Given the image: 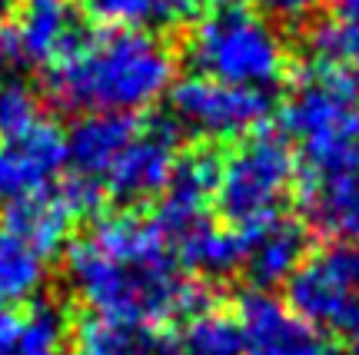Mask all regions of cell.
Returning a JSON list of instances; mask_svg holds the SVG:
<instances>
[{
  "label": "cell",
  "instance_id": "cell-11",
  "mask_svg": "<svg viewBox=\"0 0 359 355\" xmlns=\"http://www.w3.org/2000/svg\"><path fill=\"white\" fill-rule=\"evenodd\" d=\"M236 322L243 335V355H330L326 335L269 292L243 295Z\"/></svg>",
  "mask_w": 359,
  "mask_h": 355
},
{
  "label": "cell",
  "instance_id": "cell-4",
  "mask_svg": "<svg viewBox=\"0 0 359 355\" xmlns=\"http://www.w3.org/2000/svg\"><path fill=\"white\" fill-rule=\"evenodd\" d=\"M296 153L283 133L257 130L219 160L217 206L223 226L240 239L283 219L286 200L296 186Z\"/></svg>",
  "mask_w": 359,
  "mask_h": 355
},
{
  "label": "cell",
  "instance_id": "cell-9",
  "mask_svg": "<svg viewBox=\"0 0 359 355\" xmlns=\"http://www.w3.org/2000/svg\"><path fill=\"white\" fill-rule=\"evenodd\" d=\"M67 169V137L47 116L37 127L0 140V209L24 203L60 183Z\"/></svg>",
  "mask_w": 359,
  "mask_h": 355
},
{
  "label": "cell",
  "instance_id": "cell-26",
  "mask_svg": "<svg viewBox=\"0 0 359 355\" xmlns=\"http://www.w3.org/2000/svg\"><path fill=\"white\" fill-rule=\"evenodd\" d=\"M336 11H339V17H353V13H359V0H330Z\"/></svg>",
  "mask_w": 359,
  "mask_h": 355
},
{
  "label": "cell",
  "instance_id": "cell-21",
  "mask_svg": "<svg viewBox=\"0 0 359 355\" xmlns=\"http://www.w3.org/2000/svg\"><path fill=\"white\" fill-rule=\"evenodd\" d=\"M313 64L333 67L359 87V13L316 27V34H313Z\"/></svg>",
  "mask_w": 359,
  "mask_h": 355
},
{
  "label": "cell",
  "instance_id": "cell-24",
  "mask_svg": "<svg viewBox=\"0 0 359 355\" xmlns=\"http://www.w3.org/2000/svg\"><path fill=\"white\" fill-rule=\"evenodd\" d=\"M20 67V50H17V40L13 30L7 24H0V80H11V70Z\"/></svg>",
  "mask_w": 359,
  "mask_h": 355
},
{
  "label": "cell",
  "instance_id": "cell-1",
  "mask_svg": "<svg viewBox=\"0 0 359 355\" xmlns=\"http://www.w3.org/2000/svg\"><path fill=\"white\" fill-rule=\"evenodd\" d=\"M67 276L90 319L160 332L210 305L193 276L177 263L154 219L107 213L93 219L67 253Z\"/></svg>",
  "mask_w": 359,
  "mask_h": 355
},
{
  "label": "cell",
  "instance_id": "cell-29",
  "mask_svg": "<svg viewBox=\"0 0 359 355\" xmlns=\"http://www.w3.org/2000/svg\"><path fill=\"white\" fill-rule=\"evenodd\" d=\"M349 355H359V332L349 335Z\"/></svg>",
  "mask_w": 359,
  "mask_h": 355
},
{
  "label": "cell",
  "instance_id": "cell-2",
  "mask_svg": "<svg viewBox=\"0 0 359 355\" xmlns=\"http://www.w3.org/2000/svg\"><path fill=\"white\" fill-rule=\"evenodd\" d=\"M173 74V53L156 34L100 27L50 67V93L83 116H133L167 97Z\"/></svg>",
  "mask_w": 359,
  "mask_h": 355
},
{
  "label": "cell",
  "instance_id": "cell-14",
  "mask_svg": "<svg viewBox=\"0 0 359 355\" xmlns=\"http://www.w3.org/2000/svg\"><path fill=\"white\" fill-rule=\"evenodd\" d=\"M306 226L283 216L243 239V272L259 289L290 282V276L306 259Z\"/></svg>",
  "mask_w": 359,
  "mask_h": 355
},
{
  "label": "cell",
  "instance_id": "cell-25",
  "mask_svg": "<svg viewBox=\"0 0 359 355\" xmlns=\"http://www.w3.org/2000/svg\"><path fill=\"white\" fill-rule=\"evenodd\" d=\"M196 4H206L213 11H236V7H243L246 0H196Z\"/></svg>",
  "mask_w": 359,
  "mask_h": 355
},
{
  "label": "cell",
  "instance_id": "cell-15",
  "mask_svg": "<svg viewBox=\"0 0 359 355\" xmlns=\"http://www.w3.org/2000/svg\"><path fill=\"white\" fill-rule=\"evenodd\" d=\"M67 319L53 302L0 309V355H60Z\"/></svg>",
  "mask_w": 359,
  "mask_h": 355
},
{
  "label": "cell",
  "instance_id": "cell-8",
  "mask_svg": "<svg viewBox=\"0 0 359 355\" xmlns=\"http://www.w3.org/2000/svg\"><path fill=\"white\" fill-rule=\"evenodd\" d=\"M180 160V127L173 120H140L123 153L103 176L100 193L123 206L160 200Z\"/></svg>",
  "mask_w": 359,
  "mask_h": 355
},
{
  "label": "cell",
  "instance_id": "cell-17",
  "mask_svg": "<svg viewBox=\"0 0 359 355\" xmlns=\"http://www.w3.org/2000/svg\"><path fill=\"white\" fill-rule=\"evenodd\" d=\"M47 282V256L0 223V309L34 302Z\"/></svg>",
  "mask_w": 359,
  "mask_h": 355
},
{
  "label": "cell",
  "instance_id": "cell-18",
  "mask_svg": "<svg viewBox=\"0 0 359 355\" xmlns=\"http://www.w3.org/2000/svg\"><path fill=\"white\" fill-rule=\"evenodd\" d=\"M196 0H93V13L107 27H123V30H173L193 17Z\"/></svg>",
  "mask_w": 359,
  "mask_h": 355
},
{
  "label": "cell",
  "instance_id": "cell-16",
  "mask_svg": "<svg viewBox=\"0 0 359 355\" xmlns=\"http://www.w3.org/2000/svg\"><path fill=\"white\" fill-rule=\"evenodd\" d=\"M306 213L313 226L359 249V173L306 179Z\"/></svg>",
  "mask_w": 359,
  "mask_h": 355
},
{
  "label": "cell",
  "instance_id": "cell-3",
  "mask_svg": "<svg viewBox=\"0 0 359 355\" xmlns=\"http://www.w3.org/2000/svg\"><path fill=\"white\" fill-rule=\"evenodd\" d=\"M283 123L306 179L359 173V87L346 74L309 64L290 97Z\"/></svg>",
  "mask_w": 359,
  "mask_h": 355
},
{
  "label": "cell",
  "instance_id": "cell-12",
  "mask_svg": "<svg viewBox=\"0 0 359 355\" xmlns=\"http://www.w3.org/2000/svg\"><path fill=\"white\" fill-rule=\"evenodd\" d=\"M13 11L17 20L11 30L20 50V64L53 67L83 34L70 0H17Z\"/></svg>",
  "mask_w": 359,
  "mask_h": 355
},
{
  "label": "cell",
  "instance_id": "cell-6",
  "mask_svg": "<svg viewBox=\"0 0 359 355\" xmlns=\"http://www.w3.org/2000/svg\"><path fill=\"white\" fill-rule=\"evenodd\" d=\"M286 305L320 332H359V249L333 246L306 256L286 282Z\"/></svg>",
  "mask_w": 359,
  "mask_h": 355
},
{
  "label": "cell",
  "instance_id": "cell-5",
  "mask_svg": "<svg viewBox=\"0 0 359 355\" xmlns=\"http://www.w3.org/2000/svg\"><path fill=\"white\" fill-rule=\"evenodd\" d=\"M187 57L200 76L263 93L286 74V43L280 30L246 7L203 17L187 40Z\"/></svg>",
  "mask_w": 359,
  "mask_h": 355
},
{
  "label": "cell",
  "instance_id": "cell-22",
  "mask_svg": "<svg viewBox=\"0 0 359 355\" xmlns=\"http://www.w3.org/2000/svg\"><path fill=\"white\" fill-rule=\"evenodd\" d=\"M43 120L37 93L20 80H0V140L17 137Z\"/></svg>",
  "mask_w": 359,
  "mask_h": 355
},
{
  "label": "cell",
  "instance_id": "cell-13",
  "mask_svg": "<svg viewBox=\"0 0 359 355\" xmlns=\"http://www.w3.org/2000/svg\"><path fill=\"white\" fill-rule=\"evenodd\" d=\"M137 123V116H83L67 137V166L74 169L70 176L87 179L90 186L100 190L103 176L130 143Z\"/></svg>",
  "mask_w": 359,
  "mask_h": 355
},
{
  "label": "cell",
  "instance_id": "cell-19",
  "mask_svg": "<svg viewBox=\"0 0 359 355\" xmlns=\"http://www.w3.org/2000/svg\"><path fill=\"white\" fill-rule=\"evenodd\" d=\"M173 349L177 355H243L240 322L230 312L203 305L200 312L183 319Z\"/></svg>",
  "mask_w": 359,
  "mask_h": 355
},
{
  "label": "cell",
  "instance_id": "cell-7",
  "mask_svg": "<svg viewBox=\"0 0 359 355\" xmlns=\"http://www.w3.org/2000/svg\"><path fill=\"white\" fill-rule=\"evenodd\" d=\"M269 93L263 90H243L219 83L210 76L193 74L170 87V120L177 127L190 130L196 137L210 140H230V137H250L269 116Z\"/></svg>",
  "mask_w": 359,
  "mask_h": 355
},
{
  "label": "cell",
  "instance_id": "cell-23",
  "mask_svg": "<svg viewBox=\"0 0 359 355\" xmlns=\"http://www.w3.org/2000/svg\"><path fill=\"white\" fill-rule=\"evenodd\" d=\"M259 4L280 20H303L316 7V0H259Z\"/></svg>",
  "mask_w": 359,
  "mask_h": 355
},
{
  "label": "cell",
  "instance_id": "cell-27",
  "mask_svg": "<svg viewBox=\"0 0 359 355\" xmlns=\"http://www.w3.org/2000/svg\"><path fill=\"white\" fill-rule=\"evenodd\" d=\"M13 7H17V0H0V20H4V17H7Z\"/></svg>",
  "mask_w": 359,
  "mask_h": 355
},
{
  "label": "cell",
  "instance_id": "cell-10",
  "mask_svg": "<svg viewBox=\"0 0 359 355\" xmlns=\"http://www.w3.org/2000/svg\"><path fill=\"white\" fill-rule=\"evenodd\" d=\"M100 200L103 193L97 186H90L87 179L67 176L64 183H53L50 190L4 209V226L50 259L67 242L74 223L80 216L93 213L100 206Z\"/></svg>",
  "mask_w": 359,
  "mask_h": 355
},
{
  "label": "cell",
  "instance_id": "cell-28",
  "mask_svg": "<svg viewBox=\"0 0 359 355\" xmlns=\"http://www.w3.org/2000/svg\"><path fill=\"white\" fill-rule=\"evenodd\" d=\"M150 355H177V349H173V342H163L156 352H150Z\"/></svg>",
  "mask_w": 359,
  "mask_h": 355
},
{
  "label": "cell",
  "instance_id": "cell-20",
  "mask_svg": "<svg viewBox=\"0 0 359 355\" xmlns=\"http://www.w3.org/2000/svg\"><path fill=\"white\" fill-rule=\"evenodd\" d=\"M167 342L160 332L130 329L103 319H87L77 329L74 355H150Z\"/></svg>",
  "mask_w": 359,
  "mask_h": 355
}]
</instances>
